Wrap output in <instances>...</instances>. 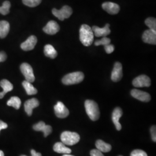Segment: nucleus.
<instances>
[{"label": "nucleus", "mask_w": 156, "mask_h": 156, "mask_svg": "<svg viewBox=\"0 0 156 156\" xmlns=\"http://www.w3.org/2000/svg\"><path fill=\"white\" fill-rule=\"evenodd\" d=\"M104 49L105 50L106 53L108 54H111L112 53L114 50H115V47L113 45H111V44L109 45H106L104 46Z\"/></svg>", "instance_id": "7c9ffc66"}, {"label": "nucleus", "mask_w": 156, "mask_h": 156, "mask_svg": "<svg viewBox=\"0 0 156 156\" xmlns=\"http://www.w3.org/2000/svg\"><path fill=\"white\" fill-rule=\"evenodd\" d=\"M53 150L55 151L58 153H63V154H69L72 152L71 149L68 148L62 142H57L54 146Z\"/></svg>", "instance_id": "aec40b11"}, {"label": "nucleus", "mask_w": 156, "mask_h": 156, "mask_svg": "<svg viewBox=\"0 0 156 156\" xmlns=\"http://www.w3.org/2000/svg\"><path fill=\"white\" fill-rule=\"evenodd\" d=\"M84 106L86 111L90 119L93 121H96L100 118V110L97 104L93 100H87L85 101Z\"/></svg>", "instance_id": "f03ea898"}, {"label": "nucleus", "mask_w": 156, "mask_h": 156, "mask_svg": "<svg viewBox=\"0 0 156 156\" xmlns=\"http://www.w3.org/2000/svg\"><path fill=\"white\" fill-rule=\"evenodd\" d=\"M102 7L103 9H104L108 13L111 15L117 14L120 11L119 5L117 4L112 2H105L103 3Z\"/></svg>", "instance_id": "2eb2a0df"}, {"label": "nucleus", "mask_w": 156, "mask_h": 156, "mask_svg": "<svg viewBox=\"0 0 156 156\" xmlns=\"http://www.w3.org/2000/svg\"><path fill=\"white\" fill-rule=\"evenodd\" d=\"M122 115H123L122 109L119 107L116 108L112 113V121L114 123V124L115 125V127L117 131H120L122 129V125L120 124L119 119L122 116Z\"/></svg>", "instance_id": "ddd939ff"}, {"label": "nucleus", "mask_w": 156, "mask_h": 156, "mask_svg": "<svg viewBox=\"0 0 156 156\" xmlns=\"http://www.w3.org/2000/svg\"><path fill=\"white\" fill-rule=\"evenodd\" d=\"M143 41L152 45H156V31L152 30H146L142 35Z\"/></svg>", "instance_id": "9b49d317"}, {"label": "nucleus", "mask_w": 156, "mask_h": 156, "mask_svg": "<svg viewBox=\"0 0 156 156\" xmlns=\"http://www.w3.org/2000/svg\"><path fill=\"white\" fill-rule=\"evenodd\" d=\"M131 94L135 98L142 102H147L151 100V95L146 92L139 90H132L131 91Z\"/></svg>", "instance_id": "9d476101"}, {"label": "nucleus", "mask_w": 156, "mask_h": 156, "mask_svg": "<svg viewBox=\"0 0 156 156\" xmlns=\"http://www.w3.org/2000/svg\"><path fill=\"white\" fill-rule=\"evenodd\" d=\"M95 146L98 151L104 153H107L111 151V145L105 143L102 140H97L95 142Z\"/></svg>", "instance_id": "4be33fe9"}, {"label": "nucleus", "mask_w": 156, "mask_h": 156, "mask_svg": "<svg viewBox=\"0 0 156 156\" xmlns=\"http://www.w3.org/2000/svg\"><path fill=\"white\" fill-rule=\"evenodd\" d=\"M37 43V38L35 36L31 35L28 37L25 42L21 44V48L24 51H30L33 50L35 48V45Z\"/></svg>", "instance_id": "dca6fc26"}, {"label": "nucleus", "mask_w": 156, "mask_h": 156, "mask_svg": "<svg viewBox=\"0 0 156 156\" xmlns=\"http://www.w3.org/2000/svg\"><path fill=\"white\" fill-rule=\"evenodd\" d=\"M61 140L64 145L73 146L78 144L80 140V136L76 133L64 131L61 135Z\"/></svg>", "instance_id": "20e7f679"}, {"label": "nucleus", "mask_w": 156, "mask_h": 156, "mask_svg": "<svg viewBox=\"0 0 156 156\" xmlns=\"http://www.w3.org/2000/svg\"><path fill=\"white\" fill-rule=\"evenodd\" d=\"M151 135L152 140L156 142V126H153L151 128Z\"/></svg>", "instance_id": "2f4dec72"}, {"label": "nucleus", "mask_w": 156, "mask_h": 156, "mask_svg": "<svg viewBox=\"0 0 156 156\" xmlns=\"http://www.w3.org/2000/svg\"><path fill=\"white\" fill-rule=\"evenodd\" d=\"M54 109L56 116L58 118H66L69 114V112L67 107L62 102H58L54 107Z\"/></svg>", "instance_id": "1a4fd4ad"}, {"label": "nucleus", "mask_w": 156, "mask_h": 156, "mask_svg": "<svg viewBox=\"0 0 156 156\" xmlns=\"http://www.w3.org/2000/svg\"><path fill=\"white\" fill-rule=\"evenodd\" d=\"M91 156H104L102 153L98 149H93L90 151Z\"/></svg>", "instance_id": "473e14b6"}, {"label": "nucleus", "mask_w": 156, "mask_h": 156, "mask_svg": "<svg viewBox=\"0 0 156 156\" xmlns=\"http://www.w3.org/2000/svg\"><path fill=\"white\" fill-rule=\"evenodd\" d=\"M10 30L9 23L5 20L0 21V38H4L9 33Z\"/></svg>", "instance_id": "412c9836"}, {"label": "nucleus", "mask_w": 156, "mask_h": 156, "mask_svg": "<svg viewBox=\"0 0 156 156\" xmlns=\"http://www.w3.org/2000/svg\"><path fill=\"white\" fill-rule=\"evenodd\" d=\"M84 78L83 73L82 72L70 73L64 76L62 79V82L66 85L79 83L83 80Z\"/></svg>", "instance_id": "7ed1b4c3"}, {"label": "nucleus", "mask_w": 156, "mask_h": 156, "mask_svg": "<svg viewBox=\"0 0 156 156\" xmlns=\"http://www.w3.org/2000/svg\"><path fill=\"white\" fill-rule=\"evenodd\" d=\"M23 3L25 5L29 7H35L39 5L41 3L42 0H22Z\"/></svg>", "instance_id": "cd10ccee"}, {"label": "nucleus", "mask_w": 156, "mask_h": 156, "mask_svg": "<svg viewBox=\"0 0 156 156\" xmlns=\"http://www.w3.org/2000/svg\"><path fill=\"white\" fill-rule=\"evenodd\" d=\"M133 84L136 87H149L151 84V79L146 75H142L134 79Z\"/></svg>", "instance_id": "0eeeda50"}, {"label": "nucleus", "mask_w": 156, "mask_h": 156, "mask_svg": "<svg viewBox=\"0 0 156 156\" xmlns=\"http://www.w3.org/2000/svg\"><path fill=\"white\" fill-rule=\"evenodd\" d=\"M8 127V125L7 124L5 123H4V122L0 120V131L1 129H5V128Z\"/></svg>", "instance_id": "f704fd0d"}, {"label": "nucleus", "mask_w": 156, "mask_h": 156, "mask_svg": "<svg viewBox=\"0 0 156 156\" xmlns=\"http://www.w3.org/2000/svg\"><path fill=\"white\" fill-rule=\"evenodd\" d=\"M122 69L123 68L122 64L119 62H116L114 65L113 69L112 72L111 79L112 81L117 82L122 79L123 77Z\"/></svg>", "instance_id": "6e6552de"}, {"label": "nucleus", "mask_w": 156, "mask_h": 156, "mask_svg": "<svg viewBox=\"0 0 156 156\" xmlns=\"http://www.w3.org/2000/svg\"><path fill=\"white\" fill-rule=\"evenodd\" d=\"M73 12L72 8L67 5L64 6L60 10H58L56 8L52 9V13L62 21L71 16V15L73 14Z\"/></svg>", "instance_id": "39448f33"}, {"label": "nucleus", "mask_w": 156, "mask_h": 156, "mask_svg": "<svg viewBox=\"0 0 156 156\" xmlns=\"http://www.w3.org/2000/svg\"><path fill=\"white\" fill-rule=\"evenodd\" d=\"M0 86L3 89V91L0 93V99L2 98L5 95L12 91L13 88L12 84L6 79H3L0 82Z\"/></svg>", "instance_id": "6ab92c4d"}, {"label": "nucleus", "mask_w": 156, "mask_h": 156, "mask_svg": "<svg viewBox=\"0 0 156 156\" xmlns=\"http://www.w3.org/2000/svg\"></svg>", "instance_id": "58836bf2"}, {"label": "nucleus", "mask_w": 156, "mask_h": 156, "mask_svg": "<svg viewBox=\"0 0 156 156\" xmlns=\"http://www.w3.org/2000/svg\"><path fill=\"white\" fill-rule=\"evenodd\" d=\"M130 156H147V155L144 151L137 149L133 151Z\"/></svg>", "instance_id": "c756f323"}, {"label": "nucleus", "mask_w": 156, "mask_h": 156, "mask_svg": "<svg viewBox=\"0 0 156 156\" xmlns=\"http://www.w3.org/2000/svg\"><path fill=\"white\" fill-rule=\"evenodd\" d=\"M146 25L150 30L156 31V20L154 17H149L145 20Z\"/></svg>", "instance_id": "bb28decb"}, {"label": "nucleus", "mask_w": 156, "mask_h": 156, "mask_svg": "<svg viewBox=\"0 0 156 156\" xmlns=\"http://www.w3.org/2000/svg\"><path fill=\"white\" fill-rule=\"evenodd\" d=\"M73 156V155H69V154H64V155H63V156Z\"/></svg>", "instance_id": "4c0bfd02"}, {"label": "nucleus", "mask_w": 156, "mask_h": 156, "mask_svg": "<svg viewBox=\"0 0 156 156\" xmlns=\"http://www.w3.org/2000/svg\"><path fill=\"white\" fill-rule=\"evenodd\" d=\"M31 156H42V154L40 153H37L34 150H31ZM21 156H24V155H22Z\"/></svg>", "instance_id": "c9c22d12"}, {"label": "nucleus", "mask_w": 156, "mask_h": 156, "mask_svg": "<svg viewBox=\"0 0 156 156\" xmlns=\"http://www.w3.org/2000/svg\"><path fill=\"white\" fill-rule=\"evenodd\" d=\"M0 156H4V154L2 151H0Z\"/></svg>", "instance_id": "e433bc0d"}, {"label": "nucleus", "mask_w": 156, "mask_h": 156, "mask_svg": "<svg viewBox=\"0 0 156 156\" xmlns=\"http://www.w3.org/2000/svg\"><path fill=\"white\" fill-rule=\"evenodd\" d=\"M45 56L51 58H55L57 56V52L54 47L51 45H46L44 48Z\"/></svg>", "instance_id": "b1692460"}, {"label": "nucleus", "mask_w": 156, "mask_h": 156, "mask_svg": "<svg viewBox=\"0 0 156 156\" xmlns=\"http://www.w3.org/2000/svg\"><path fill=\"white\" fill-rule=\"evenodd\" d=\"M111 39L110 38H107L106 37H103L102 39L100 40H97L95 42L94 44L95 46H100L102 45L104 46H106L107 45H109L111 44Z\"/></svg>", "instance_id": "c85d7f7f"}, {"label": "nucleus", "mask_w": 156, "mask_h": 156, "mask_svg": "<svg viewBox=\"0 0 156 156\" xmlns=\"http://www.w3.org/2000/svg\"><path fill=\"white\" fill-rule=\"evenodd\" d=\"M39 102L36 98H31L28 100L24 103V109L28 116H31L33 113V110L34 108L39 106Z\"/></svg>", "instance_id": "a211bd4d"}, {"label": "nucleus", "mask_w": 156, "mask_h": 156, "mask_svg": "<svg viewBox=\"0 0 156 156\" xmlns=\"http://www.w3.org/2000/svg\"><path fill=\"white\" fill-rule=\"evenodd\" d=\"M20 70L26 78V80L30 83H33L35 81V76L34 75L33 68L28 63H23L20 66Z\"/></svg>", "instance_id": "423d86ee"}, {"label": "nucleus", "mask_w": 156, "mask_h": 156, "mask_svg": "<svg viewBox=\"0 0 156 156\" xmlns=\"http://www.w3.org/2000/svg\"><path fill=\"white\" fill-rule=\"evenodd\" d=\"M79 38L85 46H89L94 41V33L89 26L83 24L79 30Z\"/></svg>", "instance_id": "f257e3e1"}, {"label": "nucleus", "mask_w": 156, "mask_h": 156, "mask_svg": "<svg viewBox=\"0 0 156 156\" xmlns=\"http://www.w3.org/2000/svg\"><path fill=\"white\" fill-rule=\"evenodd\" d=\"M33 129L37 131H42L45 137L48 136L52 132L51 127L49 125H46L44 122H39V123L34 125Z\"/></svg>", "instance_id": "f3484780"}, {"label": "nucleus", "mask_w": 156, "mask_h": 156, "mask_svg": "<svg viewBox=\"0 0 156 156\" xmlns=\"http://www.w3.org/2000/svg\"><path fill=\"white\" fill-rule=\"evenodd\" d=\"M109 26L110 25L109 24H106L104 28H100L96 26H94L91 29L95 37H104L111 33V30L109 28Z\"/></svg>", "instance_id": "f8f14e48"}, {"label": "nucleus", "mask_w": 156, "mask_h": 156, "mask_svg": "<svg viewBox=\"0 0 156 156\" xmlns=\"http://www.w3.org/2000/svg\"><path fill=\"white\" fill-rule=\"evenodd\" d=\"M11 8V3L8 1H4L2 4V5L0 6V13L6 15L9 13V9Z\"/></svg>", "instance_id": "a878e982"}, {"label": "nucleus", "mask_w": 156, "mask_h": 156, "mask_svg": "<svg viewBox=\"0 0 156 156\" xmlns=\"http://www.w3.org/2000/svg\"><path fill=\"white\" fill-rule=\"evenodd\" d=\"M43 30L45 33L49 35H55L59 31L60 27L56 22L54 20H50L43 28Z\"/></svg>", "instance_id": "4468645a"}, {"label": "nucleus", "mask_w": 156, "mask_h": 156, "mask_svg": "<svg viewBox=\"0 0 156 156\" xmlns=\"http://www.w3.org/2000/svg\"><path fill=\"white\" fill-rule=\"evenodd\" d=\"M7 58L6 54L4 51L0 52V62H3L5 61Z\"/></svg>", "instance_id": "72a5a7b5"}, {"label": "nucleus", "mask_w": 156, "mask_h": 156, "mask_svg": "<svg viewBox=\"0 0 156 156\" xmlns=\"http://www.w3.org/2000/svg\"><path fill=\"white\" fill-rule=\"evenodd\" d=\"M21 100L17 97H12L7 102V105L8 106H12L16 109H19L21 106Z\"/></svg>", "instance_id": "393cba45"}, {"label": "nucleus", "mask_w": 156, "mask_h": 156, "mask_svg": "<svg viewBox=\"0 0 156 156\" xmlns=\"http://www.w3.org/2000/svg\"><path fill=\"white\" fill-rule=\"evenodd\" d=\"M22 84L24 89L26 90L27 94L29 95L36 94L38 93L37 89H35L33 85L31 84V83L29 82L27 80L23 81Z\"/></svg>", "instance_id": "5701e85b"}]
</instances>
